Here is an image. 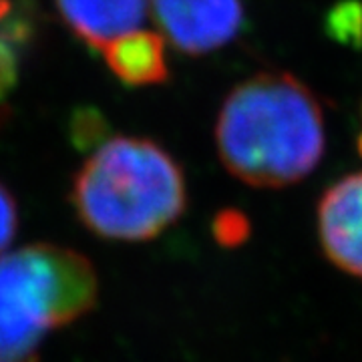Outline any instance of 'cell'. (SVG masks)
I'll use <instances>...</instances> for the list:
<instances>
[{"mask_svg":"<svg viewBox=\"0 0 362 362\" xmlns=\"http://www.w3.org/2000/svg\"><path fill=\"white\" fill-rule=\"evenodd\" d=\"M356 151L362 157V133H358V137H356Z\"/></svg>","mask_w":362,"mask_h":362,"instance_id":"7c38bea8","label":"cell"},{"mask_svg":"<svg viewBox=\"0 0 362 362\" xmlns=\"http://www.w3.org/2000/svg\"><path fill=\"white\" fill-rule=\"evenodd\" d=\"M153 8L171 45L187 54L226 47L246 21L242 0H153Z\"/></svg>","mask_w":362,"mask_h":362,"instance_id":"277c9868","label":"cell"},{"mask_svg":"<svg viewBox=\"0 0 362 362\" xmlns=\"http://www.w3.org/2000/svg\"><path fill=\"white\" fill-rule=\"evenodd\" d=\"M216 145L223 168L246 185H294L322 161V105L290 73H258L226 97L216 123Z\"/></svg>","mask_w":362,"mask_h":362,"instance_id":"6da1fadb","label":"cell"},{"mask_svg":"<svg viewBox=\"0 0 362 362\" xmlns=\"http://www.w3.org/2000/svg\"><path fill=\"white\" fill-rule=\"evenodd\" d=\"M89 258L54 244L0 254V362H35L40 342L97 304Z\"/></svg>","mask_w":362,"mask_h":362,"instance_id":"3957f363","label":"cell"},{"mask_svg":"<svg viewBox=\"0 0 362 362\" xmlns=\"http://www.w3.org/2000/svg\"><path fill=\"white\" fill-rule=\"evenodd\" d=\"M71 204L95 235L147 242L183 216L187 187L180 163L161 145L143 137H115L78 169Z\"/></svg>","mask_w":362,"mask_h":362,"instance_id":"7a4b0ae2","label":"cell"},{"mask_svg":"<svg viewBox=\"0 0 362 362\" xmlns=\"http://www.w3.org/2000/svg\"><path fill=\"white\" fill-rule=\"evenodd\" d=\"M18 230V207L11 192L0 183V254L11 246Z\"/></svg>","mask_w":362,"mask_h":362,"instance_id":"8fae6325","label":"cell"},{"mask_svg":"<svg viewBox=\"0 0 362 362\" xmlns=\"http://www.w3.org/2000/svg\"><path fill=\"white\" fill-rule=\"evenodd\" d=\"M316 233L326 259L362 280V171L334 181L316 209Z\"/></svg>","mask_w":362,"mask_h":362,"instance_id":"5b68a950","label":"cell"},{"mask_svg":"<svg viewBox=\"0 0 362 362\" xmlns=\"http://www.w3.org/2000/svg\"><path fill=\"white\" fill-rule=\"evenodd\" d=\"M324 35L344 49L362 51V0H338L322 21Z\"/></svg>","mask_w":362,"mask_h":362,"instance_id":"9c48e42d","label":"cell"},{"mask_svg":"<svg viewBox=\"0 0 362 362\" xmlns=\"http://www.w3.org/2000/svg\"><path fill=\"white\" fill-rule=\"evenodd\" d=\"M149 0H57L69 28L90 49L103 51L111 40L133 33L145 21Z\"/></svg>","mask_w":362,"mask_h":362,"instance_id":"8992f818","label":"cell"},{"mask_svg":"<svg viewBox=\"0 0 362 362\" xmlns=\"http://www.w3.org/2000/svg\"><path fill=\"white\" fill-rule=\"evenodd\" d=\"M101 52L109 69L131 87L159 85L169 77L165 40L157 33L133 30L111 40Z\"/></svg>","mask_w":362,"mask_h":362,"instance_id":"52a82bcc","label":"cell"},{"mask_svg":"<svg viewBox=\"0 0 362 362\" xmlns=\"http://www.w3.org/2000/svg\"><path fill=\"white\" fill-rule=\"evenodd\" d=\"M35 33L33 16L25 8H13L0 18V101L8 97L18 81L23 51Z\"/></svg>","mask_w":362,"mask_h":362,"instance_id":"ba28073f","label":"cell"},{"mask_svg":"<svg viewBox=\"0 0 362 362\" xmlns=\"http://www.w3.org/2000/svg\"><path fill=\"white\" fill-rule=\"evenodd\" d=\"M71 141L78 151H89L101 147L109 133V123L95 107H78L71 115Z\"/></svg>","mask_w":362,"mask_h":362,"instance_id":"30bf717a","label":"cell"}]
</instances>
